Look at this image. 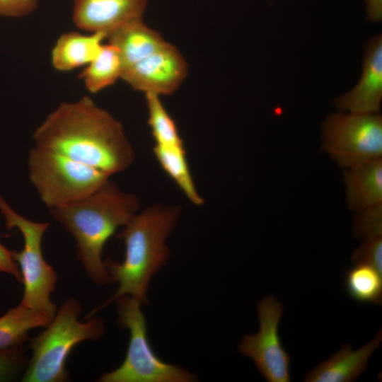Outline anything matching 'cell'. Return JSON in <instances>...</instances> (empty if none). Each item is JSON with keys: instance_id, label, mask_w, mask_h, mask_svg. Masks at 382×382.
Masks as SVG:
<instances>
[{"instance_id": "17", "label": "cell", "mask_w": 382, "mask_h": 382, "mask_svg": "<svg viewBox=\"0 0 382 382\" xmlns=\"http://www.w3.org/2000/svg\"><path fill=\"white\" fill-rule=\"evenodd\" d=\"M52 318L39 311L18 304L0 317V349L23 345L28 332L46 327Z\"/></svg>"}, {"instance_id": "11", "label": "cell", "mask_w": 382, "mask_h": 382, "mask_svg": "<svg viewBox=\"0 0 382 382\" xmlns=\"http://www.w3.org/2000/svg\"><path fill=\"white\" fill-rule=\"evenodd\" d=\"M382 100V37H373L367 44L362 73L357 84L338 97L336 107L355 114H375Z\"/></svg>"}, {"instance_id": "19", "label": "cell", "mask_w": 382, "mask_h": 382, "mask_svg": "<svg viewBox=\"0 0 382 382\" xmlns=\"http://www.w3.org/2000/svg\"><path fill=\"white\" fill-rule=\"evenodd\" d=\"M153 151L163 170L179 187L187 199L194 205H202L204 201L198 192L192 177L185 148L155 144Z\"/></svg>"}, {"instance_id": "2", "label": "cell", "mask_w": 382, "mask_h": 382, "mask_svg": "<svg viewBox=\"0 0 382 382\" xmlns=\"http://www.w3.org/2000/svg\"><path fill=\"white\" fill-rule=\"evenodd\" d=\"M178 205L156 204L136 213L117 235L125 245L122 262L104 261L110 282L118 284L114 295L87 316L123 296H129L145 304L150 279L169 257L166 240L180 215Z\"/></svg>"}, {"instance_id": "1", "label": "cell", "mask_w": 382, "mask_h": 382, "mask_svg": "<svg viewBox=\"0 0 382 382\" xmlns=\"http://www.w3.org/2000/svg\"><path fill=\"white\" fill-rule=\"evenodd\" d=\"M35 146L55 151L110 176L128 168L134 150L122 125L88 96L62 103L35 129Z\"/></svg>"}, {"instance_id": "3", "label": "cell", "mask_w": 382, "mask_h": 382, "mask_svg": "<svg viewBox=\"0 0 382 382\" xmlns=\"http://www.w3.org/2000/svg\"><path fill=\"white\" fill-rule=\"evenodd\" d=\"M140 201L110 180L76 202L48 209L51 216L75 241L76 256L88 277L103 285L110 277L102 259L108 240L139 212Z\"/></svg>"}, {"instance_id": "21", "label": "cell", "mask_w": 382, "mask_h": 382, "mask_svg": "<svg viewBox=\"0 0 382 382\" xmlns=\"http://www.w3.org/2000/svg\"><path fill=\"white\" fill-rule=\"evenodd\" d=\"M148 110V122L156 144L169 147H184L177 126L167 112L160 96L145 93Z\"/></svg>"}, {"instance_id": "13", "label": "cell", "mask_w": 382, "mask_h": 382, "mask_svg": "<svg viewBox=\"0 0 382 382\" xmlns=\"http://www.w3.org/2000/svg\"><path fill=\"white\" fill-rule=\"evenodd\" d=\"M381 330L368 344L353 350L346 344L328 359L306 374V382H351L357 380L367 367L368 361L378 348Z\"/></svg>"}, {"instance_id": "10", "label": "cell", "mask_w": 382, "mask_h": 382, "mask_svg": "<svg viewBox=\"0 0 382 382\" xmlns=\"http://www.w3.org/2000/svg\"><path fill=\"white\" fill-rule=\"evenodd\" d=\"M187 73L185 58L175 47L166 41L152 54L126 69L121 79L134 90L161 96L175 92Z\"/></svg>"}, {"instance_id": "9", "label": "cell", "mask_w": 382, "mask_h": 382, "mask_svg": "<svg viewBox=\"0 0 382 382\" xmlns=\"http://www.w3.org/2000/svg\"><path fill=\"white\" fill-rule=\"evenodd\" d=\"M283 306L270 295L257 306L260 330L255 335L243 336L238 350L253 359L260 373L268 382L291 381L289 354L282 347L279 324Z\"/></svg>"}, {"instance_id": "8", "label": "cell", "mask_w": 382, "mask_h": 382, "mask_svg": "<svg viewBox=\"0 0 382 382\" xmlns=\"http://www.w3.org/2000/svg\"><path fill=\"white\" fill-rule=\"evenodd\" d=\"M322 147L348 168L382 157V117L345 111L329 115L322 127Z\"/></svg>"}, {"instance_id": "16", "label": "cell", "mask_w": 382, "mask_h": 382, "mask_svg": "<svg viewBox=\"0 0 382 382\" xmlns=\"http://www.w3.org/2000/svg\"><path fill=\"white\" fill-rule=\"evenodd\" d=\"M105 39L103 33L62 34L51 52L53 67L60 71H68L88 65L98 55Z\"/></svg>"}, {"instance_id": "23", "label": "cell", "mask_w": 382, "mask_h": 382, "mask_svg": "<svg viewBox=\"0 0 382 382\" xmlns=\"http://www.w3.org/2000/svg\"><path fill=\"white\" fill-rule=\"evenodd\" d=\"M354 231L364 240L382 237V203L357 212Z\"/></svg>"}, {"instance_id": "5", "label": "cell", "mask_w": 382, "mask_h": 382, "mask_svg": "<svg viewBox=\"0 0 382 382\" xmlns=\"http://www.w3.org/2000/svg\"><path fill=\"white\" fill-rule=\"evenodd\" d=\"M28 166L30 182L48 209L88 197L110 177L59 153L36 146L29 152Z\"/></svg>"}, {"instance_id": "6", "label": "cell", "mask_w": 382, "mask_h": 382, "mask_svg": "<svg viewBox=\"0 0 382 382\" xmlns=\"http://www.w3.org/2000/svg\"><path fill=\"white\" fill-rule=\"evenodd\" d=\"M118 322L129 332L125 360L117 369L103 374L100 382H188L190 372L162 361L152 349L148 339L141 303L129 296L117 300Z\"/></svg>"}, {"instance_id": "4", "label": "cell", "mask_w": 382, "mask_h": 382, "mask_svg": "<svg viewBox=\"0 0 382 382\" xmlns=\"http://www.w3.org/2000/svg\"><path fill=\"white\" fill-rule=\"evenodd\" d=\"M81 306L77 299H66L45 330L30 340L32 350L23 382H64L69 378L66 359L79 343L98 340L104 334V325L98 317L79 320Z\"/></svg>"}, {"instance_id": "12", "label": "cell", "mask_w": 382, "mask_h": 382, "mask_svg": "<svg viewBox=\"0 0 382 382\" xmlns=\"http://www.w3.org/2000/svg\"><path fill=\"white\" fill-rule=\"evenodd\" d=\"M148 0H73L72 20L77 28L106 35L117 27L142 18Z\"/></svg>"}, {"instance_id": "27", "label": "cell", "mask_w": 382, "mask_h": 382, "mask_svg": "<svg viewBox=\"0 0 382 382\" xmlns=\"http://www.w3.org/2000/svg\"><path fill=\"white\" fill-rule=\"evenodd\" d=\"M369 20L377 22L382 18V0H364Z\"/></svg>"}, {"instance_id": "14", "label": "cell", "mask_w": 382, "mask_h": 382, "mask_svg": "<svg viewBox=\"0 0 382 382\" xmlns=\"http://www.w3.org/2000/svg\"><path fill=\"white\" fill-rule=\"evenodd\" d=\"M106 40L118 50L123 71L152 54L166 42L156 30L147 26L142 18L117 27L106 35Z\"/></svg>"}, {"instance_id": "15", "label": "cell", "mask_w": 382, "mask_h": 382, "mask_svg": "<svg viewBox=\"0 0 382 382\" xmlns=\"http://www.w3.org/2000/svg\"><path fill=\"white\" fill-rule=\"evenodd\" d=\"M347 202L356 212L382 203V157L347 168Z\"/></svg>"}, {"instance_id": "20", "label": "cell", "mask_w": 382, "mask_h": 382, "mask_svg": "<svg viewBox=\"0 0 382 382\" xmlns=\"http://www.w3.org/2000/svg\"><path fill=\"white\" fill-rule=\"evenodd\" d=\"M345 286L348 295L361 303H382V274L366 265H355L346 273Z\"/></svg>"}, {"instance_id": "26", "label": "cell", "mask_w": 382, "mask_h": 382, "mask_svg": "<svg viewBox=\"0 0 382 382\" xmlns=\"http://www.w3.org/2000/svg\"><path fill=\"white\" fill-rule=\"evenodd\" d=\"M0 272L13 276L22 283V278L18 264L12 257V250H9L0 243Z\"/></svg>"}, {"instance_id": "25", "label": "cell", "mask_w": 382, "mask_h": 382, "mask_svg": "<svg viewBox=\"0 0 382 382\" xmlns=\"http://www.w3.org/2000/svg\"><path fill=\"white\" fill-rule=\"evenodd\" d=\"M37 0H0V16L22 17L37 8Z\"/></svg>"}, {"instance_id": "22", "label": "cell", "mask_w": 382, "mask_h": 382, "mask_svg": "<svg viewBox=\"0 0 382 382\" xmlns=\"http://www.w3.org/2000/svg\"><path fill=\"white\" fill-rule=\"evenodd\" d=\"M28 361L23 345L0 349V382L22 378Z\"/></svg>"}, {"instance_id": "7", "label": "cell", "mask_w": 382, "mask_h": 382, "mask_svg": "<svg viewBox=\"0 0 382 382\" xmlns=\"http://www.w3.org/2000/svg\"><path fill=\"white\" fill-rule=\"evenodd\" d=\"M0 212L7 228H18L23 237V248L12 250L24 285L20 304L42 312L53 318L57 306L50 299L57 276L53 267L45 260L42 251L43 236L49 227L47 222H36L17 213L0 195Z\"/></svg>"}, {"instance_id": "18", "label": "cell", "mask_w": 382, "mask_h": 382, "mask_svg": "<svg viewBox=\"0 0 382 382\" xmlns=\"http://www.w3.org/2000/svg\"><path fill=\"white\" fill-rule=\"evenodd\" d=\"M123 66L118 50L104 44L98 55L80 74L86 88L96 93L114 84L121 79Z\"/></svg>"}, {"instance_id": "24", "label": "cell", "mask_w": 382, "mask_h": 382, "mask_svg": "<svg viewBox=\"0 0 382 382\" xmlns=\"http://www.w3.org/2000/svg\"><path fill=\"white\" fill-rule=\"evenodd\" d=\"M354 265H366L382 274V237L366 239L352 255Z\"/></svg>"}]
</instances>
